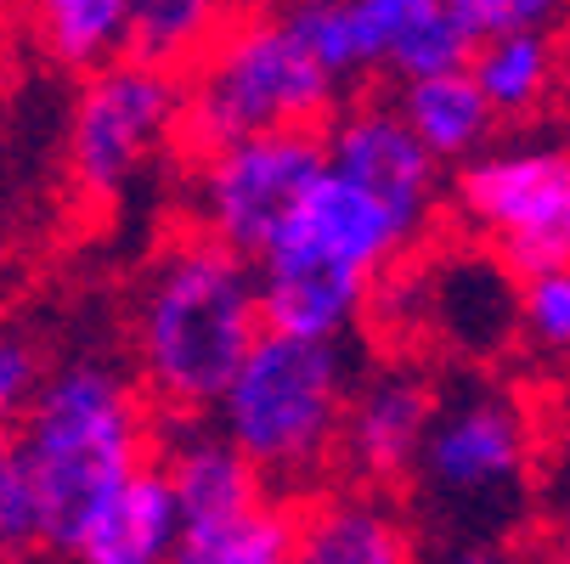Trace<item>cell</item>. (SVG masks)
I'll use <instances>...</instances> for the list:
<instances>
[{
	"label": "cell",
	"mask_w": 570,
	"mask_h": 564,
	"mask_svg": "<svg viewBox=\"0 0 570 564\" xmlns=\"http://www.w3.org/2000/svg\"><path fill=\"white\" fill-rule=\"evenodd\" d=\"M419 525L395 492L328 479L294 503V564H424Z\"/></svg>",
	"instance_id": "obj_12"
},
{
	"label": "cell",
	"mask_w": 570,
	"mask_h": 564,
	"mask_svg": "<svg viewBox=\"0 0 570 564\" xmlns=\"http://www.w3.org/2000/svg\"><path fill=\"white\" fill-rule=\"evenodd\" d=\"M498 564H564V558H559L553 547H542V553H503Z\"/></svg>",
	"instance_id": "obj_27"
},
{
	"label": "cell",
	"mask_w": 570,
	"mask_h": 564,
	"mask_svg": "<svg viewBox=\"0 0 570 564\" xmlns=\"http://www.w3.org/2000/svg\"><path fill=\"white\" fill-rule=\"evenodd\" d=\"M520 339L542 362H570V266L520 283Z\"/></svg>",
	"instance_id": "obj_22"
},
{
	"label": "cell",
	"mask_w": 570,
	"mask_h": 564,
	"mask_svg": "<svg viewBox=\"0 0 570 564\" xmlns=\"http://www.w3.org/2000/svg\"><path fill=\"white\" fill-rule=\"evenodd\" d=\"M158 463H165L170 486H176L187 531L232 525L243 514L277 503L272 486L261 479V468L220 435V424H204V418L176 424L165 441H158Z\"/></svg>",
	"instance_id": "obj_13"
},
{
	"label": "cell",
	"mask_w": 570,
	"mask_h": 564,
	"mask_svg": "<svg viewBox=\"0 0 570 564\" xmlns=\"http://www.w3.org/2000/svg\"><path fill=\"white\" fill-rule=\"evenodd\" d=\"M12 452L40 514V542L68 553L86 520L158 457V407L136 367L79 350L46 373Z\"/></svg>",
	"instance_id": "obj_2"
},
{
	"label": "cell",
	"mask_w": 570,
	"mask_h": 564,
	"mask_svg": "<svg viewBox=\"0 0 570 564\" xmlns=\"http://www.w3.org/2000/svg\"><path fill=\"white\" fill-rule=\"evenodd\" d=\"M356 12H362L379 73H390L395 86L474 62L480 40L469 34L452 0H356Z\"/></svg>",
	"instance_id": "obj_15"
},
{
	"label": "cell",
	"mask_w": 570,
	"mask_h": 564,
	"mask_svg": "<svg viewBox=\"0 0 570 564\" xmlns=\"http://www.w3.org/2000/svg\"><path fill=\"white\" fill-rule=\"evenodd\" d=\"M525 468H531L525 400L492 384H474V389L441 395V413L424 441L413 486L446 520L452 536H480L485 520L520 497Z\"/></svg>",
	"instance_id": "obj_8"
},
{
	"label": "cell",
	"mask_w": 570,
	"mask_h": 564,
	"mask_svg": "<svg viewBox=\"0 0 570 564\" xmlns=\"http://www.w3.org/2000/svg\"><path fill=\"white\" fill-rule=\"evenodd\" d=\"M35 46L62 62V68H108L125 57V29H130V0H18Z\"/></svg>",
	"instance_id": "obj_18"
},
{
	"label": "cell",
	"mask_w": 570,
	"mask_h": 564,
	"mask_svg": "<svg viewBox=\"0 0 570 564\" xmlns=\"http://www.w3.org/2000/svg\"><path fill=\"white\" fill-rule=\"evenodd\" d=\"M446 209L520 283L570 266V147L498 141L452 170Z\"/></svg>",
	"instance_id": "obj_7"
},
{
	"label": "cell",
	"mask_w": 570,
	"mask_h": 564,
	"mask_svg": "<svg viewBox=\"0 0 570 564\" xmlns=\"http://www.w3.org/2000/svg\"><path fill=\"white\" fill-rule=\"evenodd\" d=\"M187 158V226L249 260H261L277 244L299 204L311 198V187L328 176L322 130L249 136Z\"/></svg>",
	"instance_id": "obj_9"
},
{
	"label": "cell",
	"mask_w": 570,
	"mask_h": 564,
	"mask_svg": "<svg viewBox=\"0 0 570 564\" xmlns=\"http://www.w3.org/2000/svg\"><path fill=\"white\" fill-rule=\"evenodd\" d=\"M266 339L261 266L204 231H176L130 299V367L158 418H215L237 367Z\"/></svg>",
	"instance_id": "obj_1"
},
{
	"label": "cell",
	"mask_w": 570,
	"mask_h": 564,
	"mask_svg": "<svg viewBox=\"0 0 570 564\" xmlns=\"http://www.w3.org/2000/svg\"><path fill=\"white\" fill-rule=\"evenodd\" d=\"M362 378L351 339L266 334L220 395V435L261 468L277 503H299L340 474L345 407Z\"/></svg>",
	"instance_id": "obj_4"
},
{
	"label": "cell",
	"mask_w": 570,
	"mask_h": 564,
	"mask_svg": "<svg viewBox=\"0 0 570 564\" xmlns=\"http://www.w3.org/2000/svg\"><path fill=\"white\" fill-rule=\"evenodd\" d=\"M40 542V514L29 497V479L18 468V452L0 446V564H23Z\"/></svg>",
	"instance_id": "obj_24"
},
{
	"label": "cell",
	"mask_w": 570,
	"mask_h": 564,
	"mask_svg": "<svg viewBox=\"0 0 570 564\" xmlns=\"http://www.w3.org/2000/svg\"><path fill=\"white\" fill-rule=\"evenodd\" d=\"M553 553H559V558H564V564H570V531H564V536H559V542H553Z\"/></svg>",
	"instance_id": "obj_28"
},
{
	"label": "cell",
	"mask_w": 570,
	"mask_h": 564,
	"mask_svg": "<svg viewBox=\"0 0 570 564\" xmlns=\"http://www.w3.org/2000/svg\"><path fill=\"white\" fill-rule=\"evenodd\" d=\"M187 119V79L114 57L91 68L68 108V187L79 204L108 209L119 204L165 147H181Z\"/></svg>",
	"instance_id": "obj_6"
},
{
	"label": "cell",
	"mask_w": 570,
	"mask_h": 564,
	"mask_svg": "<svg viewBox=\"0 0 570 564\" xmlns=\"http://www.w3.org/2000/svg\"><path fill=\"white\" fill-rule=\"evenodd\" d=\"M237 18H243L237 0H130L125 57L187 79L226 40Z\"/></svg>",
	"instance_id": "obj_17"
},
{
	"label": "cell",
	"mask_w": 570,
	"mask_h": 564,
	"mask_svg": "<svg viewBox=\"0 0 570 564\" xmlns=\"http://www.w3.org/2000/svg\"><path fill=\"white\" fill-rule=\"evenodd\" d=\"M322 152H328L334 176L356 181L362 192L390 204L413 231L430 237L435 215L446 209L452 170L413 136L395 97H351L322 130Z\"/></svg>",
	"instance_id": "obj_10"
},
{
	"label": "cell",
	"mask_w": 570,
	"mask_h": 564,
	"mask_svg": "<svg viewBox=\"0 0 570 564\" xmlns=\"http://www.w3.org/2000/svg\"><path fill=\"white\" fill-rule=\"evenodd\" d=\"M176 564H294V503H266L232 525L187 531Z\"/></svg>",
	"instance_id": "obj_21"
},
{
	"label": "cell",
	"mask_w": 570,
	"mask_h": 564,
	"mask_svg": "<svg viewBox=\"0 0 570 564\" xmlns=\"http://www.w3.org/2000/svg\"><path fill=\"white\" fill-rule=\"evenodd\" d=\"M351 102V86L322 68L277 7L243 12L226 40L187 73L181 152H209L249 136L328 130Z\"/></svg>",
	"instance_id": "obj_5"
},
{
	"label": "cell",
	"mask_w": 570,
	"mask_h": 564,
	"mask_svg": "<svg viewBox=\"0 0 570 564\" xmlns=\"http://www.w3.org/2000/svg\"><path fill=\"white\" fill-rule=\"evenodd\" d=\"M503 553L492 542H480V536H446L441 553H430L424 564H498Z\"/></svg>",
	"instance_id": "obj_26"
},
{
	"label": "cell",
	"mask_w": 570,
	"mask_h": 564,
	"mask_svg": "<svg viewBox=\"0 0 570 564\" xmlns=\"http://www.w3.org/2000/svg\"><path fill=\"white\" fill-rule=\"evenodd\" d=\"M46 362L40 350L23 339V334H0V446H12L29 407H35V395L46 384Z\"/></svg>",
	"instance_id": "obj_23"
},
{
	"label": "cell",
	"mask_w": 570,
	"mask_h": 564,
	"mask_svg": "<svg viewBox=\"0 0 570 564\" xmlns=\"http://www.w3.org/2000/svg\"><path fill=\"white\" fill-rule=\"evenodd\" d=\"M435 413H441V389L419 362L390 356L362 367L345 407V435H340V479L373 492L406 486L419 474Z\"/></svg>",
	"instance_id": "obj_11"
},
{
	"label": "cell",
	"mask_w": 570,
	"mask_h": 564,
	"mask_svg": "<svg viewBox=\"0 0 570 564\" xmlns=\"http://www.w3.org/2000/svg\"><path fill=\"white\" fill-rule=\"evenodd\" d=\"M395 108L413 125V136L441 158L446 170H463L469 158H480L485 147H498V108L485 102L480 79L469 68H446V73H424V79H401L395 86Z\"/></svg>",
	"instance_id": "obj_16"
},
{
	"label": "cell",
	"mask_w": 570,
	"mask_h": 564,
	"mask_svg": "<svg viewBox=\"0 0 570 564\" xmlns=\"http://www.w3.org/2000/svg\"><path fill=\"white\" fill-rule=\"evenodd\" d=\"M469 73L480 79V91L498 108V119H531L559 79L553 29H509V34L480 40Z\"/></svg>",
	"instance_id": "obj_19"
},
{
	"label": "cell",
	"mask_w": 570,
	"mask_h": 564,
	"mask_svg": "<svg viewBox=\"0 0 570 564\" xmlns=\"http://www.w3.org/2000/svg\"><path fill=\"white\" fill-rule=\"evenodd\" d=\"M277 12L288 18V29L305 40V51L328 68L340 86L356 91L367 73H379L356 0H277Z\"/></svg>",
	"instance_id": "obj_20"
},
{
	"label": "cell",
	"mask_w": 570,
	"mask_h": 564,
	"mask_svg": "<svg viewBox=\"0 0 570 564\" xmlns=\"http://www.w3.org/2000/svg\"><path fill=\"white\" fill-rule=\"evenodd\" d=\"M474 40H492L509 29H553L570 0H452Z\"/></svg>",
	"instance_id": "obj_25"
},
{
	"label": "cell",
	"mask_w": 570,
	"mask_h": 564,
	"mask_svg": "<svg viewBox=\"0 0 570 564\" xmlns=\"http://www.w3.org/2000/svg\"><path fill=\"white\" fill-rule=\"evenodd\" d=\"M181 542H187V520H181L176 486L165 463L153 457L86 520L68 558L73 564H176Z\"/></svg>",
	"instance_id": "obj_14"
},
{
	"label": "cell",
	"mask_w": 570,
	"mask_h": 564,
	"mask_svg": "<svg viewBox=\"0 0 570 564\" xmlns=\"http://www.w3.org/2000/svg\"><path fill=\"white\" fill-rule=\"evenodd\" d=\"M413 249H424V231H413L390 204L328 170L288 220V231L255 260L266 334L351 339L373 316L379 288L413 260Z\"/></svg>",
	"instance_id": "obj_3"
}]
</instances>
